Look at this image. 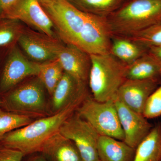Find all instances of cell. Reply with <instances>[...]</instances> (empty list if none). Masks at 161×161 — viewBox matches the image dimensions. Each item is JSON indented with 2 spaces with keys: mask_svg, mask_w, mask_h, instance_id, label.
I'll return each instance as SVG.
<instances>
[{
  "mask_svg": "<svg viewBox=\"0 0 161 161\" xmlns=\"http://www.w3.org/2000/svg\"><path fill=\"white\" fill-rule=\"evenodd\" d=\"M79 107H69L53 115L32 122L25 126L8 132L0 139V145L19 150L24 155L40 152L46 141L59 132L63 123Z\"/></svg>",
  "mask_w": 161,
  "mask_h": 161,
  "instance_id": "cell-1",
  "label": "cell"
},
{
  "mask_svg": "<svg viewBox=\"0 0 161 161\" xmlns=\"http://www.w3.org/2000/svg\"><path fill=\"white\" fill-rule=\"evenodd\" d=\"M107 19L112 36L130 37L161 21V0H131Z\"/></svg>",
  "mask_w": 161,
  "mask_h": 161,
  "instance_id": "cell-2",
  "label": "cell"
},
{
  "mask_svg": "<svg viewBox=\"0 0 161 161\" xmlns=\"http://www.w3.org/2000/svg\"><path fill=\"white\" fill-rule=\"evenodd\" d=\"M90 56L88 82L92 97L101 102L115 100L119 89L126 80V65L111 53Z\"/></svg>",
  "mask_w": 161,
  "mask_h": 161,
  "instance_id": "cell-3",
  "label": "cell"
},
{
  "mask_svg": "<svg viewBox=\"0 0 161 161\" xmlns=\"http://www.w3.org/2000/svg\"><path fill=\"white\" fill-rule=\"evenodd\" d=\"M40 3L61 41L76 45L88 14L80 11L66 0H48Z\"/></svg>",
  "mask_w": 161,
  "mask_h": 161,
  "instance_id": "cell-4",
  "label": "cell"
},
{
  "mask_svg": "<svg viewBox=\"0 0 161 161\" xmlns=\"http://www.w3.org/2000/svg\"><path fill=\"white\" fill-rule=\"evenodd\" d=\"M77 113L87 121L99 135L124 141V132L114 100L101 102L88 96L78 108Z\"/></svg>",
  "mask_w": 161,
  "mask_h": 161,
  "instance_id": "cell-5",
  "label": "cell"
},
{
  "mask_svg": "<svg viewBox=\"0 0 161 161\" xmlns=\"http://www.w3.org/2000/svg\"><path fill=\"white\" fill-rule=\"evenodd\" d=\"M44 88L38 78L30 80L4 94L1 106L18 114H43L46 108Z\"/></svg>",
  "mask_w": 161,
  "mask_h": 161,
  "instance_id": "cell-6",
  "label": "cell"
},
{
  "mask_svg": "<svg viewBox=\"0 0 161 161\" xmlns=\"http://www.w3.org/2000/svg\"><path fill=\"white\" fill-rule=\"evenodd\" d=\"M59 132L74 142L80 153L82 161L100 160L97 149L100 135L77 113H74L63 123Z\"/></svg>",
  "mask_w": 161,
  "mask_h": 161,
  "instance_id": "cell-7",
  "label": "cell"
},
{
  "mask_svg": "<svg viewBox=\"0 0 161 161\" xmlns=\"http://www.w3.org/2000/svg\"><path fill=\"white\" fill-rule=\"evenodd\" d=\"M112 37L107 18L88 14L75 46L90 55L110 53Z\"/></svg>",
  "mask_w": 161,
  "mask_h": 161,
  "instance_id": "cell-8",
  "label": "cell"
},
{
  "mask_svg": "<svg viewBox=\"0 0 161 161\" xmlns=\"http://www.w3.org/2000/svg\"><path fill=\"white\" fill-rule=\"evenodd\" d=\"M40 63L30 60L16 45L12 47L0 77V92L6 94L23 79L37 76Z\"/></svg>",
  "mask_w": 161,
  "mask_h": 161,
  "instance_id": "cell-9",
  "label": "cell"
},
{
  "mask_svg": "<svg viewBox=\"0 0 161 161\" xmlns=\"http://www.w3.org/2000/svg\"><path fill=\"white\" fill-rule=\"evenodd\" d=\"M1 18L19 20L40 33L55 37L53 24L37 0H18Z\"/></svg>",
  "mask_w": 161,
  "mask_h": 161,
  "instance_id": "cell-10",
  "label": "cell"
},
{
  "mask_svg": "<svg viewBox=\"0 0 161 161\" xmlns=\"http://www.w3.org/2000/svg\"><path fill=\"white\" fill-rule=\"evenodd\" d=\"M26 54L38 63H43L57 58V53L62 45L55 37L24 29L18 42Z\"/></svg>",
  "mask_w": 161,
  "mask_h": 161,
  "instance_id": "cell-11",
  "label": "cell"
},
{
  "mask_svg": "<svg viewBox=\"0 0 161 161\" xmlns=\"http://www.w3.org/2000/svg\"><path fill=\"white\" fill-rule=\"evenodd\" d=\"M114 102L124 132V142L136 149L153 125L142 114L131 109L117 99H115Z\"/></svg>",
  "mask_w": 161,
  "mask_h": 161,
  "instance_id": "cell-12",
  "label": "cell"
},
{
  "mask_svg": "<svg viewBox=\"0 0 161 161\" xmlns=\"http://www.w3.org/2000/svg\"><path fill=\"white\" fill-rule=\"evenodd\" d=\"M52 96V108L54 113L69 107H80L89 96L87 84L64 72Z\"/></svg>",
  "mask_w": 161,
  "mask_h": 161,
  "instance_id": "cell-13",
  "label": "cell"
},
{
  "mask_svg": "<svg viewBox=\"0 0 161 161\" xmlns=\"http://www.w3.org/2000/svg\"><path fill=\"white\" fill-rule=\"evenodd\" d=\"M160 82L158 80L126 79L119 89L115 99L133 111L142 114L147 99Z\"/></svg>",
  "mask_w": 161,
  "mask_h": 161,
  "instance_id": "cell-14",
  "label": "cell"
},
{
  "mask_svg": "<svg viewBox=\"0 0 161 161\" xmlns=\"http://www.w3.org/2000/svg\"><path fill=\"white\" fill-rule=\"evenodd\" d=\"M62 44L57 53L64 72L80 82L87 83L92 66L91 56L73 44Z\"/></svg>",
  "mask_w": 161,
  "mask_h": 161,
  "instance_id": "cell-15",
  "label": "cell"
},
{
  "mask_svg": "<svg viewBox=\"0 0 161 161\" xmlns=\"http://www.w3.org/2000/svg\"><path fill=\"white\" fill-rule=\"evenodd\" d=\"M40 152L52 161H83L74 142L59 132L46 141Z\"/></svg>",
  "mask_w": 161,
  "mask_h": 161,
  "instance_id": "cell-16",
  "label": "cell"
},
{
  "mask_svg": "<svg viewBox=\"0 0 161 161\" xmlns=\"http://www.w3.org/2000/svg\"><path fill=\"white\" fill-rule=\"evenodd\" d=\"M97 149L102 161H132L135 153V149L124 141L105 136H99Z\"/></svg>",
  "mask_w": 161,
  "mask_h": 161,
  "instance_id": "cell-17",
  "label": "cell"
},
{
  "mask_svg": "<svg viewBox=\"0 0 161 161\" xmlns=\"http://www.w3.org/2000/svg\"><path fill=\"white\" fill-rule=\"evenodd\" d=\"M126 79L158 80L161 81V65L147 53L133 63L126 65Z\"/></svg>",
  "mask_w": 161,
  "mask_h": 161,
  "instance_id": "cell-18",
  "label": "cell"
},
{
  "mask_svg": "<svg viewBox=\"0 0 161 161\" xmlns=\"http://www.w3.org/2000/svg\"><path fill=\"white\" fill-rule=\"evenodd\" d=\"M148 48L124 37L112 36L110 53L125 65H129L147 53Z\"/></svg>",
  "mask_w": 161,
  "mask_h": 161,
  "instance_id": "cell-19",
  "label": "cell"
},
{
  "mask_svg": "<svg viewBox=\"0 0 161 161\" xmlns=\"http://www.w3.org/2000/svg\"><path fill=\"white\" fill-rule=\"evenodd\" d=\"M132 161H161V122L153 125L138 144Z\"/></svg>",
  "mask_w": 161,
  "mask_h": 161,
  "instance_id": "cell-20",
  "label": "cell"
},
{
  "mask_svg": "<svg viewBox=\"0 0 161 161\" xmlns=\"http://www.w3.org/2000/svg\"><path fill=\"white\" fill-rule=\"evenodd\" d=\"M86 13L108 18L125 3L126 0H66Z\"/></svg>",
  "mask_w": 161,
  "mask_h": 161,
  "instance_id": "cell-21",
  "label": "cell"
},
{
  "mask_svg": "<svg viewBox=\"0 0 161 161\" xmlns=\"http://www.w3.org/2000/svg\"><path fill=\"white\" fill-rule=\"evenodd\" d=\"M64 70L58 58L40 63V69L37 77L43 84L51 95L63 76Z\"/></svg>",
  "mask_w": 161,
  "mask_h": 161,
  "instance_id": "cell-22",
  "label": "cell"
},
{
  "mask_svg": "<svg viewBox=\"0 0 161 161\" xmlns=\"http://www.w3.org/2000/svg\"><path fill=\"white\" fill-rule=\"evenodd\" d=\"M24 29L22 23L14 19H0V47H13L18 43Z\"/></svg>",
  "mask_w": 161,
  "mask_h": 161,
  "instance_id": "cell-23",
  "label": "cell"
},
{
  "mask_svg": "<svg viewBox=\"0 0 161 161\" xmlns=\"http://www.w3.org/2000/svg\"><path fill=\"white\" fill-rule=\"evenodd\" d=\"M33 121L28 115L18 114L0 108V139L8 132Z\"/></svg>",
  "mask_w": 161,
  "mask_h": 161,
  "instance_id": "cell-24",
  "label": "cell"
},
{
  "mask_svg": "<svg viewBox=\"0 0 161 161\" xmlns=\"http://www.w3.org/2000/svg\"><path fill=\"white\" fill-rule=\"evenodd\" d=\"M129 38L147 48L161 45V21Z\"/></svg>",
  "mask_w": 161,
  "mask_h": 161,
  "instance_id": "cell-25",
  "label": "cell"
},
{
  "mask_svg": "<svg viewBox=\"0 0 161 161\" xmlns=\"http://www.w3.org/2000/svg\"><path fill=\"white\" fill-rule=\"evenodd\" d=\"M142 115L147 119L157 118L161 115V86L158 87L148 98Z\"/></svg>",
  "mask_w": 161,
  "mask_h": 161,
  "instance_id": "cell-26",
  "label": "cell"
},
{
  "mask_svg": "<svg viewBox=\"0 0 161 161\" xmlns=\"http://www.w3.org/2000/svg\"><path fill=\"white\" fill-rule=\"evenodd\" d=\"M24 156L19 150L0 145V161H22Z\"/></svg>",
  "mask_w": 161,
  "mask_h": 161,
  "instance_id": "cell-27",
  "label": "cell"
},
{
  "mask_svg": "<svg viewBox=\"0 0 161 161\" xmlns=\"http://www.w3.org/2000/svg\"><path fill=\"white\" fill-rule=\"evenodd\" d=\"M147 53L158 61L161 65V45L149 47Z\"/></svg>",
  "mask_w": 161,
  "mask_h": 161,
  "instance_id": "cell-28",
  "label": "cell"
},
{
  "mask_svg": "<svg viewBox=\"0 0 161 161\" xmlns=\"http://www.w3.org/2000/svg\"><path fill=\"white\" fill-rule=\"evenodd\" d=\"M18 0H0V17L3 13Z\"/></svg>",
  "mask_w": 161,
  "mask_h": 161,
  "instance_id": "cell-29",
  "label": "cell"
},
{
  "mask_svg": "<svg viewBox=\"0 0 161 161\" xmlns=\"http://www.w3.org/2000/svg\"><path fill=\"white\" fill-rule=\"evenodd\" d=\"M27 161H48L44 156L38 155L30 158Z\"/></svg>",
  "mask_w": 161,
  "mask_h": 161,
  "instance_id": "cell-30",
  "label": "cell"
},
{
  "mask_svg": "<svg viewBox=\"0 0 161 161\" xmlns=\"http://www.w3.org/2000/svg\"><path fill=\"white\" fill-rule=\"evenodd\" d=\"M39 3H42V2H45V1H48V0H37Z\"/></svg>",
  "mask_w": 161,
  "mask_h": 161,
  "instance_id": "cell-31",
  "label": "cell"
},
{
  "mask_svg": "<svg viewBox=\"0 0 161 161\" xmlns=\"http://www.w3.org/2000/svg\"><path fill=\"white\" fill-rule=\"evenodd\" d=\"M1 99H0V106H1Z\"/></svg>",
  "mask_w": 161,
  "mask_h": 161,
  "instance_id": "cell-32",
  "label": "cell"
},
{
  "mask_svg": "<svg viewBox=\"0 0 161 161\" xmlns=\"http://www.w3.org/2000/svg\"><path fill=\"white\" fill-rule=\"evenodd\" d=\"M99 161H102L100 160H99Z\"/></svg>",
  "mask_w": 161,
  "mask_h": 161,
  "instance_id": "cell-33",
  "label": "cell"
}]
</instances>
